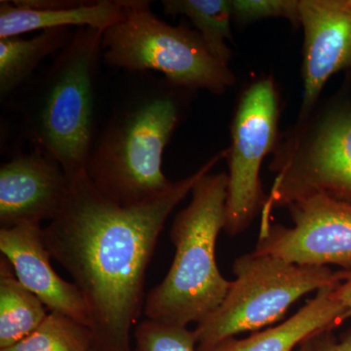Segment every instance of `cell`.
I'll use <instances>...</instances> for the list:
<instances>
[{
	"instance_id": "cb8c5ba5",
	"label": "cell",
	"mask_w": 351,
	"mask_h": 351,
	"mask_svg": "<svg viewBox=\"0 0 351 351\" xmlns=\"http://www.w3.org/2000/svg\"><path fill=\"white\" fill-rule=\"evenodd\" d=\"M94 351V350H93Z\"/></svg>"
},
{
	"instance_id": "52a82bcc",
	"label": "cell",
	"mask_w": 351,
	"mask_h": 351,
	"mask_svg": "<svg viewBox=\"0 0 351 351\" xmlns=\"http://www.w3.org/2000/svg\"><path fill=\"white\" fill-rule=\"evenodd\" d=\"M235 280L225 300L195 329L197 351L280 319L302 295L339 282L328 267H309L265 254H245L233 263Z\"/></svg>"
},
{
	"instance_id": "4fadbf2b",
	"label": "cell",
	"mask_w": 351,
	"mask_h": 351,
	"mask_svg": "<svg viewBox=\"0 0 351 351\" xmlns=\"http://www.w3.org/2000/svg\"><path fill=\"white\" fill-rule=\"evenodd\" d=\"M123 16V0L1 1L0 39L62 27H92L105 32Z\"/></svg>"
},
{
	"instance_id": "9a60e30c",
	"label": "cell",
	"mask_w": 351,
	"mask_h": 351,
	"mask_svg": "<svg viewBox=\"0 0 351 351\" xmlns=\"http://www.w3.org/2000/svg\"><path fill=\"white\" fill-rule=\"evenodd\" d=\"M69 27L46 29L31 38L0 39V99L6 101L27 86L46 58L54 57L73 38Z\"/></svg>"
},
{
	"instance_id": "8fae6325",
	"label": "cell",
	"mask_w": 351,
	"mask_h": 351,
	"mask_svg": "<svg viewBox=\"0 0 351 351\" xmlns=\"http://www.w3.org/2000/svg\"><path fill=\"white\" fill-rule=\"evenodd\" d=\"M71 181L60 164L32 147L0 166V226L52 221L63 211Z\"/></svg>"
},
{
	"instance_id": "7402d4cb",
	"label": "cell",
	"mask_w": 351,
	"mask_h": 351,
	"mask_svg": "<svg viewBox=\"0 0 351 351\" xmlns=\"http://www.w3.org/2000/svg\"><path fill=\"white\" fill-rule=\"evenodd\" d=\"M339 282L334 286V295L346 307L348 317L351 318V270L337 272Z\"/></svg>"
},
{
	"instance_id": "7c38bea8",
	"label": "cell",
	"mask_w": 351,
	"mask_h": 351,
	"mask_svg": "<svg viewBox=\"0 0 351 351\" xmlns=\"http://www.w3.org/2000/svg\"><path fill=\"white\" fill-rule=\"evenodd\" d=\"M0 251L14 274L52 313H58L89 328V313L82 293L75 283L60 277L38 223H22L0 230Z\"/></svg>"
},
{
	"instance_id": "8992f818",
	"label": "cell",
	"mask_w": 351,
	"mask_h": 351,
	"mask_svg": "<svg viewBox=\"0 0 351 351\" xmlns=\"http://www.w3.org/2000/svg\"><path fill=\"white\" fill-rule=\"evenodd\" d=\"M123 18L104 32V64L129 73L156 71L193 91L221 95L234 85L230 66L214 59L195 29L159 19L149 1L123 0Z\"/></svg>"
},
{
	"instance_id": "277c9868",
	"label": "cell",
	"mask_w": 351,
	"mask_h": 351,
	"mask_svg": "<svg viewBox=\"0 0 351 351\" xmlns=\"http://www.w3.org/2000/svg\"><path fill=\"white\" fill-rule=\"evenodd\" d=\"M228 186L226 173L207 174L196 182L191 203L171 228L172 265L145 298L147 319L174 326L199 324L225 300L232 281L219 272L216 244L225 230Z\"/></svg>"
},
{
	"instance_id": "5b68a950",
	"label": "cell",
	"mask_w": 351,
	"mask_h": 351,
	"mask_svg": "<svg viewBox=\"0 0 351 351\" xmlns=\"http://www.w3.org/2000/svg\"><path fill=\"white\" fill-rule=\"evenodd\" d=\"M269 170L274 186L262 210L321 193L351 206V77L279 137Z\"/></svg>"
},
{
	"instance_id": "9c48e42d",
	"label": "cell",
	"mask_w": 351,
	"mask_h": 351,
	"mask_svg": "<svg viewBox=\"0 0 351 351\" xmlns=\"http://www.w3.org/2000/svg\"><path fill=\"white\" fill-rule=\"evenodd\" d=\"M293 228L261 223L256 253L299 265L351 270V206L315 193L288 204Z\"/></svg>"
},
{
	"instance_id": "2e32d148",
	"label": "cell",
	"mask_w": 351,
	"mask_h": 351,
	"mask_svg": "<svg viewBox=\"0 0 351 351\" xmlns=\"http://www.w3.org/2000/svg\"><path fill=\"white\" fill-rule=\"evenodd\" d=\"M6 258L0 261V350L22 341L46 319V307L18 280Z\"/></svg>"
},
{
	"instance_id": "6da1fadb",
	"label": "cell",
	"mask_w": 351,
	"mask_h": 351,
	"mask_svg": "<svg viewBox=\"0 0 351 351\" xmlns=\"http://www.w3.org/2000/svg\"><path fill=\"white\" fill-rule=\"evenodd\" d=\"M228 152H219L164 195L134 206L101 195L86 173L71 181L69 199L43 228V239L84 297L94 351H132V329L145 307V272L166 221Z\"/></svg>"
},
{
	"instance_id": "7a4b0ae2",
	"label": "cell",
	"mask_w": 351,
	"mask_h": 351,
	"mask_svg": "<svg viewBox=\"0 0 351 351\" xmlns=\"http://www.w3.org/2000/svg\"><path fill=\"white\" fill-rule=\"evenodd\" d=\"M95 134L86 174L108 200L128 207L174 186L162 171L163 152L181 123L193 90L154 73H129Z\"/></svg>"
},
{
	"instance_id": "ac0fdd59",
	"label": "cell",
	"mask_w": 351,
	"mask_h": 351,
	"mask_svg": "<svg viewBox=\"0 0 351 351\" xmlns=\"http://www.w3.org/2000/svg\"><path fill=\"white\" fill-rule=\"evenodd\" d=\"M89 328L68 316L50 311L31 335L0 351H93Z\"/></svg>"
},
{
	"instance_id": "603a6c76",
	"label": "cell",
	"mask_w": 351,
	"mask_h": 351,
	"mask_svg": "<svg viewBox=\"0 0 351 351\" xmlns=\"http://www.w3.org/2000/svg\"><path fill=\"white\" fill-rule=\"evenodd\" d=\"M332 351H351V329L341 337V341H337Z\"/></svg>"
},
{
	"instance_id": "3957f363",
	"label": "cell",
	"mask_w": 351,
	"mask_h": 351,
	"mask_svg": "<svg viewBox=\"0 0 351 351\" xmlns=\"http://www.w3.org/2000/svg\"><path fill=\"white\" fill-rule=\"evenodd\" d=\"M103 31L78 27L32 83L23 123L32 147L60 164L69 181L86 173L96 126Z\"/></svg>"
},
{
	"instance_id": "d6986e66",
	"label": "cell",
	"mask_w": 351,
	"mask_h": 351,
	"mask_svg": "<svg viewBox=\"0 0 351 351\" xmlns=\"http://www.w3.org/2000/svg\"><path fill=\"white\" fill-rule=\"evenodd\" d=\"M132 351H197L195 330L145 319L134 330Z\"/></svg>"
},
{
	"instance_id": "ba28073f",
	"label": "cell",
	"mask_w": 351,
	"mask_h": 351,
	"mask_svg": "<svg viewBox=\"0 0 351 351\" xmlns=\"http://www.w3.org/2000/svg\"><path fill=\"white\" fill-rule=\"evenodd\" d=\"M279 98L271 76L252 83L233 117L228 147V186L225 232L235 237L262 213L267 195L260 170L279 140Z\"/></svg>"
},
{
	"instance_id": "ffe728a7",
	"label": "cell",
	"mask_w": 351,
	"mask_h": 351,
	"mask_svg": "<svg viewBox=\"0 0 351 351\" xmlns=\"http://www.w3.org/2000/svg\"><path fill=\"white\" fill-rule=\"evenodd\" d=\"M300 0H232V19L248 25L269 18H284L300 25Z\"/></svg>"
},
{
	"instance_id": "e0dca14e",
	"label": "cell",
	"mask_w": 351,
	"mask_h": 351,
	"mask_svg": "<svg viewBox=\"0 0 351 351\" xmlns=\"http://www.w3.org/2000/svg\"><path fill=\"white\" fill-rule=\"evenodd\" d=\"M167 15H184L195 25L210 54L228 66L232 52L226 41H232V0H163Z\"/></svg>"
},
{
	"instance_id": "30bf717a",
	"label": "cell",
	"mask_w": 351,
	"mask_h": 351,
	"mask_svg": "<svg viewBox=\"0 0 351 351\" xmlns=\"http://www.w3.org/2000/svg\"><path fill=\"white\" fill-rule=\"evenodd\" d=\"M299 11L304 34L301 119L317 105L331 76L343 71L351 77V0H300Z\"/></svg>"
},
{
	"instance_id": "5bb4252c",
	"label": "cell",
	"mask_w": 351,
	"mask_h": 351,
	"mask_svg": "<svg viewBox=\"0 0 351 351\" xmlns=\"http://www.w3.org/2000/svg\"><path fill=\"white\" fill-rule=\"evenodd\" d=\"M334 286L318 290L313 299L282 324L246 339H228L201 351H294L314 335L334 331L348 319L346 307L335 297Z\"/></svg>"
},
{
	"instance_id": "44dd1931",
	"label": "cell",
	"mask_w": 351,
	"mask_h": 351,
	"mask_svg": "<svg viewBox=\"0 0 351 351\" xmlns=\"http://www.w3.org/2000/svg\"><path fill=\"white\" fill-rule=\"evenodd\" d=\"M334 331H323L304 341L297 351H332L337 339Z\"/></svg>"
}]
</instances>
